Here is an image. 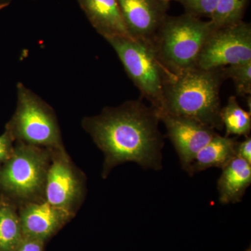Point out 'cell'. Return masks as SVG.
Instances as JSON below:
<instances>
[{
	"label": "cell",
	"instance_id": "18",
	"mask_svg": "<svg viewBox=\"0 0 251 251\" xmlns=\"http://www.w3.org/2000/svg\"><path fill=\"white\" fill-rule=\"evenodd\" d=\"M223 69L226 79L230 78L233 81L238 96H251V62L228 66Z\"/></svg>",
	"mask_w": 251,
	"mask_h": 251
},
{
	"label": "cell",
	"instance_id": "19",
	"mask_svg": "<svg viewBox=\"0 0 251 251\" xmlns=\"http://www.w3.org/2000/svg\"><path fill=\"white\" fill-rule=\"evenodd\" d=\"M184 8L186 14L210 19L219 0H174Z\"/></svg>",
	"mask_w": 251,
	"mask_h": 251
},
{
	"label": "cell",
	"instance_id": "12",
	"mask_svg": "<svg viewBox=\"0 0 251 251\" xmlns=\"http://www.w3.org/2000/svg\"><path fill=\"white\" fill-rule=\"evenodd\" d=\"M92 27L105 40L129 36L117 0H77Z\"/></svg>",
	"mask_w": 251,
	"mask_h": 251
},
{
	"label": "cell",
	"instance_id": "23",
	"mask_svg": "<svg viewBox=\"0 0 251 251\" xmlns=\"http://www.w3.org/2000/svg\"><path fill=\"white\" fill-rule=\"evenodd\" d=\"M14 1V0H0V11L8 7Z\"/></svg>",
	"mask_w": 251,
	"mask_h": 251
},
{
	"label": "cell",
	"instance_id": "26",
	"mask_svg": "<svg viewBox=\"0 0 251 251\" xmlns=\"http://www.w3.org/2000/svg\"><path fill=\"white\" fill-rule=\"evenodd\" d=\"M1 197H0V203H1Z\"/></svg>",
	"mask_w": 251,
	"mask_h": 251
},
{
	"label": "cell",
	"instance_id": "2",
	"mask_svg": "<svg viewBox=\"0 0 251 251\" xmlns=\"http://www.w3.org/2000/svg\"><path fill=\"white\" fill-rule=\"evenodd\" d=\"M226 80L224 69L196 67L168 77L163 90V114L188 117L213 129L224 128L220 90Z\"/></svg>",
	"mask_w": 251,
	"mask_h": 251
},
{
	"label": "cell",
	"instance_id": "21",
	"mask_svg": "<svg viewBox=\"0 0 251 251\" xmlns=\"http://www.w3.org/2000/svg\"><path fill=\"white\" fill-rule=\"evenodd\" d=\"M44 243L39 239L23 237L15 251H43Z\"/></svg>",
	"mask_w": 251,
	"mask_h": 251
},
{
	"label": "cell",
	"instance_id": "17",
	"mask_svg": "<svg viewBox=\"0 0 251 251\" xmlns=\"http://www.w3.org/2000/svg\"><path fill=\"white\" fill-rule=\"evenodd\" d=\"M249 0H219L209 21L215 28L242 22Z\"/></svg>",
	"mask_w": 251,
	"mask_h": 251
},
{
	"label": "cell",
	"instance_id": "13",
	"mask_svg": "<svg viewBox=\"0 0 251 251\" xmlns=\"http://www.w3.org/2000/svg\"><path fill=\"white\" fill-rule=\"evenodd\" d=\"M218 181L219 201L223 204L242 201L251 183V164L236 156L223 168Z\"/></svg>",
	"mask_w": 251,
	"mask_h": 251
},
{
	"label": "cell",
	"instance_id": "6",
	"mask_svg": "<svg viewBox=\"0 0 251 251\" xmlns=\"http://www.w3.org/2000/svg\"><path fill=\"white\" fill-rule=\"evenodd\" d=\"M116 52L127 75L157 113L163 105V90L173 74L162 65L150 44L129 36L106 40Z\"/></svg>",
	"mask_w": 251,
	"mask_h": 251
},
{
	"label": "cell",
	"instance_id": "15",
	"mask_svg": "<svg viewBox=\"0 0 251 251\" xmlns=\"http://www.w3.org/2000/svg\"><path fill=\"white\" fill-rule=\"evenodd\" d=\"M23 238L17 206L1 199L0 251H15Z\"/></svg>",
	"mask_w": 251,
	"mask_h": 251
},
{
	"label": "cell",
	"instance_id": "5",
	"mask_svg": "<svg viewBox=\"0 0 251 251\" xmlns=\"http://www.w3.org/2000/svg\"><path fill=\"white\" fill-rule=\"evenodd\" d=\"M16 91V108L5 126L15 143L51 150L65 149L53 108L22 82H18Z\"/></svg>",
	"mask_w": 251,
	"mask_h": 251
},
{
	"label": "cell",
	"instance_id": "14",
	"mask_svg": "<svg viewBox=\"0 0 251 251\" xmlns=\"http://www.w3.org/2000/svg\"><path fill=\"white\" fill-rule=\"evenodd\" d=\"M237 143L234 138L216 134L196 155L191 168L192 175L213 167L223 169L236 157Z\"/></svg>",
	"mask_w": 251,
	"mask_h": 251
},
{
	"label": "cell",
	"instance_id": "25",
	"mask_svg": "<svg viewBox=\"0 0 251 251\" xmlns=\"http://www.w3.org/2000/svg\"><path fill=\"white\" fill-rule=\"evenodd\" d=\"M168 1H171V2L172 1H174V0H168Z\"/></svg>",
	"mask_w": 251,
	"mask_h": 251
},
{
	"label": "cell",
	"instance_id": "1",
	"mask_svg": "<svg viewBox=\"0 0 251 251\" xmlns=\"http://www.w3.org/2000/svg\"><path fill=\"white\" fill-rule=\"evenodd\" d=\"M158 113L141 100L106 107L97 115L84 117L83 129L103 153V177L112 168L135 162L143 168H162L163 140Z\"/></svg>",
	"mask_w": 251,
	"mask_h": 251
},
{
	"label": "cell",
	"instance_id": "24",
	"mask_svg": "<svg viewBox=\"0 0 251 251\" xmlns=\"http://www.w3.org/2000/svg\"><path fill=\"white\" fill-rule=\"evenodd\" d=\"M251 251V249L249 248V249H248L247 251Z\"/></svg>",
	"mask_w": 251,
	"mask_h": 251
},
{
	"label": "cell",
	"instance_id": "9",
	"mask_svg": "<svg viewBox=\"0 0 251 251\" xmlns=\"http://www.w3.org/2000/svg\"><path fill=\"white\" fill-rule=\"evenodd\" d=\"M159 119L166 126L181 167L193 176V162L198 152L218 134L216 130L188 117L163 114Z\"/></svg>",
	"mask_w": 251,
	"mask_h": 251
},
{
	"label": "cell",
	"instance_id": "3",
	"mask_svg": "<svg viewBox=\"0 0 251 251\" xmlns=\"http://www.w3.org/2000/svg\"><path fill=\"white\" fill-rule=\"evenodd\" d=\"M214 28L210 21L186 13L168 15L150 46L165 69L178 75L197 67L203 46Z\"/></svg>",
	"mask_w": 251,
	"mask_h": 251
},
{
	"label": "cell",
	"instance_id": "22",
	"mask_svg": "<svg viewBox=\"0 0 251 251\" xmlns=\"http://www.w3.org/2000/svg\"><path fill=\"white\" fill-rule=\"evenodd\" d=\"M236 156L242 158L251 164V138L247 136L242 142H237L236 145Z\"/></svg>",
	"mask_w": 251,
	"mask_h": 251
},
{
	"label": "cell",
	"instance_id": "20",
	"mask_svg": "<svg viewBox=\"0 0 251 251\" xmlns=\"http://www.w3.org/2000/svg\"><path fill=\"white\" fill-rule=\"evenodd\" d=\"M15 141L14 138L4 130L0 135V167L7 161L14 151Z\"/></svg>",
	"mask_w": 251,
	"mask_h": 251
},
{
	"label": "cell",
	"instance_id": "11",
	"mask_svg": "<svg viewBox=\"0 0 251 251\" xmlns=\"http://www.w3.org/2000/svg\"><path fill=\"white\" fill-rule=\"evenodd\" d=\"M18 211L23 237L44 242L57 233L74 216L45 200L23 204Z\"/></svg>",
	"mask_w": 251,
	"mask_h": 251
},
{
	"label": "cell",
	"instance_id": "7",
	"mask_svg": "<svg viewBox=\"0 0 251 251\" xmlns=\"http://www.w3.org/2000/svg\"><path fill=\"white\" fill-rule=\"evenodd\" d=\"M251 62V25L244 21L214 28L203 46L197 63L202 69L224 68Z\"/></svg>",
	"mask_w": 251,
	"mask_h": 251
},
{
	"label": "cell",
	"instance_id": "16",
	"mask_svg": "<svg viewBox=\"0 0 251 251\" xmlns=\"http://www.w3.org/2000/svg\"><path fill=\"white\" fill-rule=\"evenodd\" d=\"M221 120L226 128V136L230 135L249 136L251 129V115L238 103L234 96L229 97L226 106L221 108Z\"/></svg>",
	"mask_w": 251,
	"mask_h": 251
},
{
	"label": "cell",
	"instance_id": "4",
	"mask_svg": "<svg viewBox=\"0 0 251 251\" xmlns=\"http://www.w3.org/2000/svg\"><path fill=\"white\" fill-rule=\"evenodd\" d=\"M52 150L16 142L14 151L0 167V197L20 206L44 201Z\"/></svg>",
	"mask_w": 251,
	"mask_h": 251
},
{
	"label": "cell",
	"instance_id": "8",
	"mask_svg": "<svg viewBox=\"0 0 251 251\" xmlns=\"http://www.w3.org/2000/svg\"><path fill=\"white\" fill-rule=\"evenodd\" d=\"M85 196V178L64 150H52L44 199L75 214Z\"/></svg>",
	"mask_w": 251,
	"mask_h": 251
},
{
	"label": "cell",
	"instance_id": "10",
	"mask_svg": "<svg viewBox=\"0 0 251 251\" xmlns=\"http://www.w3.org/2000/svg\"><path fill=\"white\" fill-rule=\"evenodd\" d=\"M127 31L133 39L151 44L168 16V0H117Z\"/></svg>",
	"mask_w": 251,
	"mask_h": 251
}]
</instances>
